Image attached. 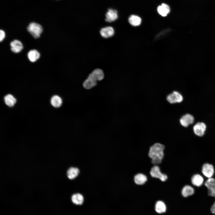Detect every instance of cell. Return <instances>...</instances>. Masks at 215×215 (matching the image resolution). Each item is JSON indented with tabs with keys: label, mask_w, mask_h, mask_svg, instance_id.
<instances>
[{
	"label": "cell",
	"mask_w": 215,
	"mask_h": 215,
	"mask_svg": "<svg viewBox=\"0 0 215 215\" xmlns=\"http://www.w3.org/2000/svg\"><path fill=\"white\" fill-rule=\"evenodd\" d=\"M165 147L159 143L154 144L150 148L148 156L151 159L152 163L154 164H160L164 157Z\"/></svg>",
	"instance_id": "6da1fadb"
},
{
	"label": "cell",
	"mask_w": 215,
	"mask_h": 215,
	"mask_svg": "<svg viewBox=\"0 0 215 215\" xmlns=\"http://www.w3.org/2000/svg\"><path fill=\"white\" fill-rule=\"evenodd\" d=\"M27 29L28 31L35 39L39 38L43 32L42 27L40 24L35 22L30 23Z\"/></svg>",
	"instance_id": "7a4b0ae2"
},
{
	"label": "cell",
	"mask_w": 215,
	"mask_h": 215,
	"mask_svg": "<svg viewBox=\"0 0 215 215\" xmlns=\"http://www.w3.org/2000/svg\"><path fill=\"white\" fill-rule=\"evenodd\" d=\"M150 173L153 177L158 178L162 182L165 181L168 179L167 176L162 173L157 165H155L151 168Z\"/></svg>",
	"instance_id": "3957f363"
},
{
	"label": "cell",
	"mask_w": 215,
	"mask_h": 215,
	"mask_svg": "<svg viewBox=\"0 0 215 215\" xmlns=\"http://www.w3.org/2000/svg\"><path fill=\"white\" fill-rule=\"evenodd\" d=\"M166 99L169 103L174 104L181 102L183 100V97L179 92L174 91L168 95Z\"/></svg>",
	"instance_id": "277c9868"
},
{
	"label": "cell",
	"mask_w": 215,
	"mask_h": 215,
	"mask_svg": "<svg viewBox=\"0 0 215 215\" xmlns=\"http://www.w3.org/2000/svg\"><path fill=\"white\" fill-rule=\"evenodd\" d=\"M205 185L208 189V195L215 197V179L212 177L208 178Z\"/></svg>",
	"instance_id": "5b68a950"
},
{
	"label": "cell",
	"mask_w": 215,
	"mask_h": 215,
	"mask_svg": "<svg viewBox=\"0 0 215 215\" xmlns=\"http://www.w3.org/2000/svg\"><path fill=\"white\" fill-rule=\"evenodd\" d=\"M202 171L203 175L208 178L212 177L214 172L213 165L209 163L204 164L202 167Z\"/></svg>",
	"instance_id": "8992f818"
},
{
	"label": "cell",
	"mask_w": 215,
	"mask_h": 215,
	"mask_svg": "<svg viewBox=\"0 0 215 215\" xmlns=\"http://www.w3.org/2000/svg\"><path fill=\"white\" fill-rule=\"evenodd\" d=\"M206 127V125L204 123L198 122L193 127L194 132L196 135L202 136L205 134Z\"/></svg>",
	"instance_id": "52a82bcc"
},
{
	"label": "cell",
	"mask_w": 215,
	"mask_h": 215,
	"mask_svg": "<svg viewBox=\"0 0 215 215\" xmlns=\"http://www.w3.org/2000/svg\"><path fill=\"white\" fill-rule=\"evenodd\" d=\"M194 118L191 115L187 114L182 117L180 119V124L184 127H187L194 122Z\"/></svg>",
	"instance_id": "ba28073f"
},
{
	"label": "cell",
	"mask_w": 215,
	"mask_h": 215,
	"mask_svg": "<svg viewBox=\"0 0 215 215\" xmlns=\"http://www.w3.org/2000/svg\"><path fill=\"white\" fill-rule=\"evenodd\" d=\"M118 17L117 12L116 10L109 9L105 14V21L109 22L115 21Z\"/></svg>",
	"instance_id": "9c48e42d"
},
{
	"label": "cell",
	"mask_w": 215,
	"mask_h": 215,
	"mask_svg": "<svg viewBox=\"0 0 215 215\" xmlns=\"http://www.w3.org/2000/svg\"><path fill=\"white\" fill-rule=\"evenodd\" d=\"M102 37L108 38L112 37L114 34L113 28L111 26H107L101 29L100 31Z\"/></svg>",
	"instance_id": "30bf717a"
},
{
	"label": "cell",
	"mask_w": 215,
	"mask_h": 215,
	"mask_svg": "<svg viewBox=\"0 0 215 215\" xmlns=\"http://www.w3.org/2000/svg\"><path fill=\"white\" fill-rule=\"evenodd\" d=\"M11 50L15 53L20 52L23 49V45L22 43L17 40H14L10 43Z\"/></svg>",
	"instance_id": "8fae6325"
},
{
	"label": "cell",
	"mask_w": 215,
	"mask_h": 215,
	"mask_svg": "<svg viewBox=\"0 0 215 215\" xmlns=\"http://www.w3.org/2000/svg\"><path fill=\"white\" fill-rule=\"evenodd\" d=\"M89 76L97 81L102 80L104 77V74L102 70L96 69L93 70Z\"/></svg>",
	"instance_id": "7c38bea8"
},
{
	"label": "cell",
	"mask_w": 215,
	"mask_h": 215,
	"mask_svg": "<svg viewBox=\"0 0 215 215\" xmlns=\"http://www.w3.org/2000/svg\"><path fill=\"white\" fill-rule=\"evenodd\" d=\"M157 10L160 15L162 16L165 17L170 13V9L169 6L168 4L162 3L158 7Z\"/></svg>",
	"instance_id": "4fadbf2b"
},
{
	"label": "cell",
	"mask_w": 215,
	"mask_h": 215,
	"mask_svg": "<svg viewBox=\"0 0 215 215\" xmlns=\"http://www.w3.org/2000/svg\"><path fill=\"white\" fill-rule=\"evenodd\" d=\"M192 184L196 187L201 186L203 184L204 179L200 175L196 174L193 175L191 178Z\"/></svg>",
	"instance_id": "5bb4252c"
},
{
	"label": "cell",
	"mask_w": 215,
	"mask_h": 215,
	"mask_svg": "<svg viewBox=\"0 0 215 215\" xmlns=\"http://www.w3.org/2000/svg\"><path fill=\"white\" fill-rule=\"evenodd\" d=\"M71 199L72 202L77 205H82L84 201L83 195L79 193L73 194Z\"/></svg>",
	"instance_id": "9a60e30c"
},
{
	"label": "cell",
	"mask_w": 215,
	"mask_h": 215,
	"mask_svg": "<svg viewBox=\"0 0 215 215\" xmlns=\"http://www.w3.org/2000/svg\"><path fill=\"white\" fill-rule=\"evenodd\" d=\"M194 192V188L191 186L186 185L182 188L181 193L182 196L185 197H187L193 195Z\"/></svg>",
	"instance_id": "2e32d148"
},
{
	"label": "cell",
	"mask_w": 215,
	"mask_h": 215,
	"mask_svg": "<svg viewBox=\"0 0 215 215\" xmlns=\"http://www.w3.org/2000/svg\"><path fill=\"white\" fill-rule=\"evenodd\" d=\"M97 84V81L88 76L83 83V86L86 89H91L95 86Z\"/></svg>",
	"instance_id": "e0dca14e"
},
{
	"label": "cell",
	"mask_w": 215,
	"mask_h": 215,
	"mask_svg": "<svg viewBox=\"0 0 215 215\" xmlns=\"http://www.w3.org/2000/svg\"><path fill=\"white\" fill-rule=\"evenodd\" d=\"M40 54L36 50H30L27 53V57L29 60L32 62L36 61L40 57Z\"/></svg>",
	"instance_id": "ac0fdd59"
},
{
	"label": "cell",
	"mask_w": 215,
	"mask_h": 215,
	"mask_svg": "<svg viewBox=\"0 0 215 215\" xmlns=\"http://www.w3.org/2000/svg\"><path fill=\"white\" fill-rule=\"evenodd\" d=\"M147 178L144 174L139 173L136 174L134 177L135 182L137 185H141L144 184L147 181Z\"/></svg>",
	"instance_id": "d6986e66"
},
{
	"label": "cell",
	"mask_w": 215,
	"mask_h": 215,
	"mask_svg": "<svg viewBox=\"0 0 215 215\" xmlns=\"http://www.w3.org/2000/svg\"><path fill=\"white\" fill-rule=\"evenodd\" d=\"M155 210L157 213L162 214L165 212L166 210V206L163 201H158L156 202Z\"/></svg>",
	"instance_id": "ffe728a7"
},
{
	"label": "cell",
	"mask_w": 215,
	"mask_h": 215,
	"mask_svg": "<svg viewBox=\"0 0 215 215\" xmlns=\"http://www.w3.org/2000/svg\"><path fill=\"white\" fill-rule=\"evenodd\" d=\"M128 21L130 24L132 26H137L140 24L142 20L139 16L136 15H132L129 18Z\"/></svg>",
	"instance_id": "44dd1931"
},
{
	"label": "cell",
	"mask_w": 215,
	"mask_h": 215,
	"mask_svg": "<svg viewBox=\"0 0 215 215\" xmlns=\"http://www.w3.org/2000/svg\"><path fill=\"white\" fill-rule=\"evenodd\" d=\"M79 172V171L77 168L71 167L67 171V176L70 179H73L78 176Z\"/></svg>",
	"instance_id": "7402d4cb"
},
{
	"label": "cell",
	"mask_w": 215,
	"mask_h": 215,
	"mask_svg": "<svg viewBox=\"0 0 215 215\" xmlns=\"http://www.w3.org/2000/svg\"><path fill=\"white\" fill-rule=\"evenodd\" d=\"M4 99L5 104L9 107H13L16 102V99L10 94L6 95Z\"/></svg>",
	"instance_id": "603a6c76"
},
{
	"label": "cell",
	"mask_w": 215,
	"mask_h": 215,
	"mask_svg": "<svg viewBox=\"0 0 215 215\" xmlns=\"http://www.w3.org/2000/svg\"><path fill=\"white\" fill-rule=\"evenodd\" d=\"M62 100L61 98L58 95L53 96L50 100L51 105L55 108L60 107L62 104Z\"/></svg>",
	"instance_id": "cb8c5ba5"
},
{
	"label": "cell",
	"mask_w": 215,
	"mask_h": 215,
	"mask_svg": "<svg viewBox=\"0 0 215 215\" xmlns=\"http://www.w3.org/2000/svg\"><path fill=\"white\" fill-rule=\"evenodd\" d=\"M0 41L1 42L5 37V33L2 30H0Z\"/></svg>",
	"instance_id": "d4e9b609"
},
{
	"label": "cell",
	"mask_w": 215,
	"mask_h": 215,
	"mask_svg": "<svg viewBox=\"0 0 215 215\" xmlns=\"http://www.w3.org/2000/svg\"><path fill=\"white\" fill-rule=\"evenodd\" d=\"M210 210L212 214H215V201L211 206Z\"/></svg>",
	"instance_id": "484cf974"
}]
</instances>
